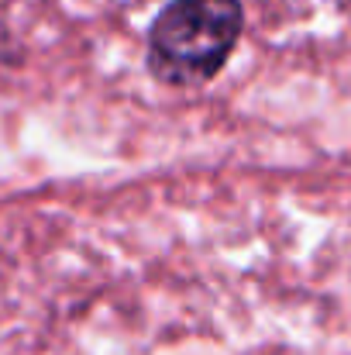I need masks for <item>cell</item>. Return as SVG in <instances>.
I'll list each match as a JSON object with an SVG mask.
<instances>
[{"instance_id": "cell-1", "label": "cell", "mask_w": 351, "mask_h": 355, "mask_svg": "<svg viewBox=\"0 0 351 355\" xmlns=\"http://www.w3.org/2000/svg\"><path fill=\"white\" fill-rule=\"evenodd\" d=\"M237 35V0H176L152 24L148 66L165 83H204L228 62Z\"/></svg>"}]
</instances>
